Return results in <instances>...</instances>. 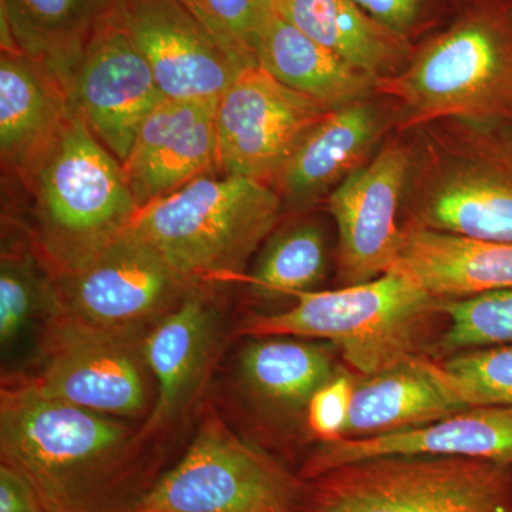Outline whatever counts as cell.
<instances>
[{
  "label": "cell",
  "mask_w": 512,
  "mask_h": 512,
  "mask_svg": "<svg viewBox=\"0 0 512 512\" xmlns=\"http://www.w3.org/2000/svg\"><path fill=\"white\" fill-rule=\"evenodd\" d=\"M130 433L30 384L2 390V463L28 478L49 512H126L140 500L164 471Z\"/></svg>",
  "instance_id": "6da1fadb"
},
{
  "label": "cell",
  "mask_w": 512,
  "mask_h": 512,
  "mask_svg": "<svg viewBox=\"0 0 512 512\" xmlns=\"http://www.w3.org/2000/svg\"><path fill=\"white\" fill-rule=\"evenodd\" d=\"M402 225L512 242V114L450 117L406 131Z\"/></svg>",
  "instance_id": "7a4b0ae2"
},
{
  "label": "cell",
  "mask_w": 512,
  "mask_h": 512,
  "mask_svg": "<svg viewBox=\"0 0 512 512\" xmlns=\"http://www.w3.org/2000/svg\"><path fill=\"white\" fill-rule=\"evenodd\" d=\"M397 133L431 121L512 114V0H471L402 72L376 82Z\"/></svg>",
  "instance_id": "3957f363"
},
{
  "label": "cell",
  "mask_w": 512,
  "mask_h": 512,
  "mask_svg": "<svg viewBox=\"0 0 512 512\" xmlns=\"http://www.w3.org/2000/svg\"><path fill=\"white\" fill-rule=\"evenodd\" d=\"M25 188L36 247L53 276L90 264L138 211L123 164L73 110Z\"/></svg>",
  "instance_id": "277c9868"
},
{
  "label": "cell",
  "mask_w": 512,
  "mask_h": 512,
  "mask_svg": "<svg viewBox=\"0 0 512 512\" xmlns=\"http://www.w3.org/2000/svg\"><path fill=\"white\" fill-rule=\"evenodd\" d=\"M281 197L269 185L222 175L201 177L140 208L130 229L194 288L245 279V268L278 227Z\"/></svg>",
  "instance_id": "5b68a950"
},
{
  "label": "cell",
  "mask_w": 512,
  "mask_h": 512,
  "mask_svg": "<svg viewBox=\"0 0 512 512\" xmlns=\"http://www.w3.org/2000/svg\"><path fill=\"white\" fill-rule=\"evenodd\" d=\"M289 311L249 319L241 332L254 338L292 336L326 339L365 376L416 356L417 333L443 299L436 298L399 269L366 284L295 296Z\"/></svg>",
  "instance_id": "8992f818"
},
{
  "label": "cell",
  "mask_w": 512,
  "mask_h": 512,
  "mask_svg": "<svg viewBox=\"0 0 512 512\" xmlns=\"http://www.w3.org/2000/svg\"><path fill=\"white\" fill-rule=\"evenodd\" d=\"M306 512H512V463L386 457L309 481Z\"/></svg>",
  "instance_id": "52a82bcc"
},
{
  "label": "cell",
  "mask_w": 512,
  "mask_h": 512,
  "mask_svg": "<svg viewBox=\"0 0 512 512\" xmlns=\"http://www.w3.org/2000/svg\"><path fill=\"white\" fill-rule=\"evenodd\" d=\"M309 481L208 416L187 451L126 512H306Z\"/></svg>",
  "instance_id": "ba28073f"
},
{
  "label": "cell",
  "mask_w": 512,
  "mask_h": 512,
  "mask_svg": "<svg viewBox=\"0 0 512 512\" xmlns=\"http://www.w3.org/2000/svg\"><path fill=\"white\" fill-rule=\"evenodd\" d=\"M156 249L126 229L90 264L55 276L57 329L128 338L190 292Z\"/></svg>",
  "instance_id": "9c48e42d"
},
{
  "label": "cell",
  "mask_w": 512,
  "mask_h": 512,
  "mask_svg": "<svg viewBox=\"0 0 512 512\" xmlns=\"http://www.w3.org/2000/svg\"><path fill=\"white\" fill-rule=\"evenodd\" d=\"M330 111L259 64L245 67L218 99V171L274 188L303 138Z\"/></svg>",
  "instance_id": "30bf717a"
},
{
  "label": "cell",
  "mask_w": 512,
  "mask_h": 512,
  "mask_svg": "<svg viewBox=\"0 0 512 512\" xmlns=\"http://www.w3.org/2000/svg\"><path fill=\"white\" fill-rule=\"evenodd\" d=\"M409 165V141L396 131L365 167L326 200L338 227V274L343 286L373 281L399 261Z\"/></svg>",
  "instance_id": "8fae6325"
},
{
  "label": "cell",
  "mask_w": 512,
  "mask_h": 512,
  "mask_svg": "<svg viewBox=\"0 0 512 512\" xmlns=\"http://www.w3.org/2000/svg\"><path fill=\"white\" fill-rule=\"evenodd\" d=\"M66 92L74 113L121 164L138 128L168 99L117 9L84 50Z\"/></svg>",
  "instance_id": "7c38bea8"
},
{
  "label": "cell",
  "mask_w": 512,
  "mask_h": 512,
  "mask_svg": "<svg viewBox=\"0 0 512 512\" xmlns=\"http://www.w3.org/2000/svg\"><path fill=\"white\" fill-rule=\"evenodd\" d=\"M124 28L168 99H215L242 69L180 0H119Z\"/></svg>",
  "instance_id": "4fadbf2b"
},
{
  "label": "cell",
  "mask_w": 512,
  "mask_h": 512,
  "mask_svg": "<svg viewBox=\"0 0 512 512\" xmlns=\"http://www.w3.org/2000/svg\"><path fill=\"white\" fill-rule=\"evenodd\" d=\"M218 99H165L123 163L137 210L218 171Z\"/></svg>",
  "instance_id": "5bb4252c"
},
{
  "label": "cell",
  "mask_w": 512,
  "mask_h": 512,
  "mask_svg": "<svg viewBox=\"0 0 512 512\" xmlns=\"http://www.w3.org/2000/svg\"><path fill=\"white\" fill-rule=\"evenodd\" d=\"M396 126L392 106L377 94L330 111L306 134L276 180L284 211H306L328 200L375 157Z\"/></svg>",
  "instance_id": "9a60e30c"
},
{
  "label": "cell",
  "mask_w": 512,
  "mask_h": 512,
  "mask_svg": "<svg viewBox=\"0 0 512 512\" xmlns=\"http://www.w3.org/2000/svg\"><path fill=\"white\" fill-rule=\"evenodd\" d=\"M144 366L128 338L57 329L49 360L29 384L43 396L92 412L134 417L148 406Z\"/></svg>",
  "instance_id": "2e32d148"
},
{
  "label": "cell",
  "mask_w": 512,
  "mask_h": 512,
  "mask_svg": "<svg viewBox=\"0 0 512 512\" xmlns=\"http://www.w3.org/2000/svg\"><path fill=\"white\" fill-rule=\"evenodd\" d=\"M386 457H468L512 463V406L471 407L412 429L322 441L301 477L312 481L340 467Z\"/></svg>",
  "instance_id": "e0dca14e"
},
{
  "label": "cell",
  "mask_w": 512,
  "mask_h": 512,
  "mask_svg": "<svg viewBox=\"0 0 512 512\" xmlns=\"http://www.w3.org/2000/svg\"><path fill=\"white\" fill-rule=\"evenodd\" d=\"M72 113L66 87L49 67L20 50L0 55V157L25 187Z\"/></svg>",
  "instance_id": "ac0fdd59"
},
{
  "label": "cell",
  "mask_w": 512,
  "mask_h": 512,
  "mask_svg": "<svg viewBox=\"0 0 512 512\" xmlns=\"http://www.w3.org/2000/svg\"><path fill=\"white\" fill-rule=\"evenodd\" d=\"M394 269L443 301L510 289L512 242L480 241L402 225Z\"/></svg>",
  "instance_id": "d6986e66"
},
{
  "label": "cell",
  "mask_w": 512,
  "mask_h": 512,
  "mask_svg": "<svg viewBox=\"0 0 512 512\" xmlns=\"http://www.w3.org/2000/svg\"><path fill=\"white\" fill-rule=\"evenodd\" d=\"M463 410L467 407L441 380L437 363L416 355L355 386L342 437L359 439L412 429Z\"/></svg>",
  "instance_id": "ffe728a7"
},
{
  "label": "cell",
  "mask_w": 512,
  "mask_h": 512,
  "mask_svg": "<svg viewBox=\"0 0 512 512\" xmlns=\"http://www.w3.org/2000/svg\"><path fill=\"white\" fill-rule=\"evenodd\" d=\"M256 60L278 82L332 110L376 94L375 77L305 35L274 5L259 28Z\"/></svg>",
  "instance_id": "44dd1931"
},
{
  "label": "cell",
  "mask_w": 512,
  "mask_h": 512,
  "mask_svg": "<svg viewBox=\"0 0 512 512\" xmlns=\"http://www.w3.org/2000/svg\"><path fill=\"white\" fill-rule=\"evenodd\" d=\"M119 0H0L2 50H20L66 87L74 67Z\"/></svg>",
  "instance_id": "7402d4cb"
},
{
  "label": "cell",
  "mask_w": 512,
  "mask_h": 512,
  "mask_svg": "<svg viewBox=\"0 0 512 512\" xmlns=\"http://www.w3.org/2000/svg\"><path fill=\"white\" fill-rule=\"evenodd\" d=\"M215 325L214 306L190 291L147 333L141 355L158 394L146 431L164 424L187 400L210 355Z\"/></svg>",
  "instance_id": "603a6c76"
},
{
  "label": "cell",
  "mask_w": 512,
  "mask_h": 512,
  "mask_svg": "<svg viewBox=\"0 0 512 512\" xmlns=\"http://www.w3.org/2000/svg\"><path fill=\"white\" fill-rule=\"evenodd\" d=\"M274 8L376 82L402 72L416 50L412 40L377 22L353 0H274Z\"/></svg>",
  "instance_id": "cb8c5ba5"
},
{
  "label": "cell",
  "mask_w": 512,
  "mask_h": 512,
  "mask_svg": "<svg viewBox=\"0 0 512 512\" xmlns=\"http://www.w3.org/2000/svg\"><path fill=\"white\" fill-rule=\"evenodd\" d=\"M239 370L255 396L289 409L308 406L333 379L328 350L292 336L256 338L242 352Z\"/></svg>",
  "instance_id": "d4e9b609"
},
{
  "label": "cell",
  "mask_w": 512,
  "mask_h": 512,
  "mask_svg": "<svg viewBox=\"0 0 512 512\" xmlns=\"http://www.w3.org/2000/svg\"><path fill=\"white\" fill-rule=\"evenodd\" d=\"M328 248L318 222L301 220L276 229L266 239L245 282L262 299H281L313 291L325 275Z\"/></svg>",
  "instance_id": "484cf974"
},
{
  "label": "cell",
  "mask_w": 512,
  "mask_h": 512,
  "mask_svg": "<svg viewBox=\"0 0 512 512\" xmlns=\"http://www.w3.org/2000/svg\"><path fill=\"white\" fill-rule=\"evenodd\" d=\"M55 276L42 271L30 252L3 251L0 264V345L12 349L42 312L52 315Z\"/></svg>",
  "instance_id": "4316f807"
},
{
  "label": "cell",
  "mask_w": 512,
  "mask_h": 512,
  "mask_svg": "<svg viewBox=\"0 0 512 512\" xmlns=\"http://www.w3.org/2000/svg\"><path fill=\"white\" fill-rule=\"evenodd\" d=\"M444 384L467 409L512 406V345L463 353L437 363Z\"/></svg>",
  "instance_id": "83f0119b"
},
{
  "label": "cell",
  "mask_w": 512,
  "mask_h": 512,
  "mask_svg": "<svg viewBox=\"0 0 512 512\" xmlns=\"http://www.w3.org/2000/svg\"><path fill=\"white\" fill-rule=\"evenodd\" d=\"M440 312L450 318L443 340L447 349L512 345V288L447 299Z\"/></svg>",
  "instance_id": "f1b7e54d"
},
{
  "label": "cell",
  "mask_w": 512,
  "mask_h": 512,
  "mask_svg": "<svg viewBox=\"0 0 512 512\" xmlns=\"http://www.w3.org/2000/svg\"><path fill=\"white\" fill-rule=\"evenodd\" d=\"M242 66L258 64L256 39L274 0H180Z\"/></svg>",
  "instance_id": "f546056e"
},
{
  "label": "cell",
  "mask_w": 512,
  "mask_h": 512,
  "mask_svg": "<svg viewBox=\"0 0 512 512\" xmlns=\"http://www.w3.org/2000/svg\"><path fill=\"white\" fill-rule=\"evenodd\" d=\"M353 386L348 377H333L308 404L309 427L322 441L340 439L348 421Z\"/></svg>",
  "instance_id": "4dcf8cb0"
},
{
  "label": "cell",
  "mask_w": 512,
  "mask_h": 512,
  "mask_svg": "<svg viewBox=\"0 0 512 512\" xmlns=\"http://www.w3.org/2000/svg\"><path fill=\"white\" fill-rule=\"evenodd\" d=\"M367 15L407 39L423 25L427 0H353Z\"/></svg>",
  "instance_id": "1f68e13d"
},
{
  "label": "cell",
  "mask_w": 512,
  "mask_h": 512,
  "mask_svg": "<svg viewBox=\"0 0 512 512\" xmlns=\"http://www.w3.org/2000/svg\"><path fill=\"white\" fill-rule=\"evenodd\" d=\"M0 512H49L28 478L0 464Z\"/></svg>",
  "instance_id": "d6a6232c"
}]
</instances>
